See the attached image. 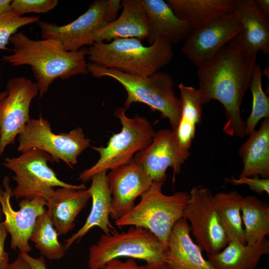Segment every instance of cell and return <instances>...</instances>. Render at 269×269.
I'll list each match as a JSON object with an SVG mask.
<instances>
[{"label":"cell","mask_w":269,"mask_h":269,"mask_svg":"<svg viewBox=\"0 0 269 269\" xmlns=\"http://www.w3.org/2000/svg\"><path fill=\"white\" fill-rule=\"evenodd\" d=\"M241 33L211 59L197 67V75L202 104L212 100L220 102L227 119L223 131L230 136L243 138L246 125L241 115V107L257 63V54L246 49Z\"/></svg>","instance_id":"1"},{"label":"cell","mask_w":269,"mask_h":269,"mask_svg":"<svg viewBox=\"0 0 269 269\" xmlns=\"http://www.w3.org/2000/svg\"><path fill=\"white\" fill-rule=\"evenodd\" d=\"M12 53L2 57V60L13 66L29 65L36 80L41 98L57 79L62 80L89 73L86 56L87 48L67 51L54 39L32 40L17 31L9 40Z\"/></svg>","instance_id":"2"},{"label":"cell","mask_w":269,"mask_h":269,"mask_svg":"<svg viewBox=\"0 0 269 269\" xmlns=\"http://www.w3.org/2000/svg\"><path fill=\"white\" fill-rule=\"evenodd\" d=\"M135 38H118L95 42L87 48L89 62L117 69L133 75H150L168 64L173 52L172 44L159 38L149 46Z\"/></svg>","instance_id":"3"},{"label":"cell","mask_w":269,"mask_h":269,"mask_svg":"<svg viewBox=\"0 0 269 269\" xmlns=\"http://www.w3.org/2000/svg\"><path fill=\"white\" fill-rule=\"evenodd\" d=\"M87 67L92 76L111 77L124 87L127 93L125 109L133 103H143L151 110L159 111L162 118L168 120L171 130L176 131L180 119L181 104L175 94L174 80L170 74L159 71L147 76L133 75L89 62Z\"/></svg>","instance_id":"4"},{"label":"cell","mask_w":269,"mask_h":269,"mask_svg":"<svg viewBox=\"0 0 269 269\" xmlns=\"http://www.w3.org/2000/svg\"><path fill=\"white\" fill-rule=\"evenodd\" d=\"M164 182H153L140 197L139 202L126 215L115 220L116 225L140 227L152 233L167 249L170 233L183 217L189 198L186 192L167 195L162 192Z\"/></svg>","instance_id":"5"},{"label":"cell","mask_w":269,"mask_h":269,"mask_svg":"<svg viewBox=\"0 0 269 269\" xmlns=\"http://www.w3.org/2000/svg\"><path fill=\"white\" fill-rule=\"evenodd\" d=\"M126 110L124 107L116 109L114 116L120 121L121 131L110 137L106 146H92L99 153L100 158L94 165L79 174V180L90 181L100 172L127 164L135 153L150 144L156 132L150 122L143 116L129 118Z\"/></svg>","instance_id":"6"},{"label":"cell","mask_w":269,"mask_h":269,"mask_svg":"<svg viewBox=\"0 0 269 269\" xmlns=\"http://www.w3.org/2000/svg\"><path fill=\"white\" fill-rule=\"evenodd\" d=\"M163 244L148 230L131 226L126 232L101 236L89 249L90 269H99L108 261L122 257L144 260L148 269L166 262Z\"/></svg>","instance_id":"7"},{"label":"cell","mask_w":269,"mask_h":269,"mask_svg":"<svg viewBox=\"0 0 269 269\" xmlns=\"http://www.w3.org/2000/svg\"><path fill=\"white\" fill-rule=\"evenodd\" d=\"M48 161L55 162L49 154L37 148L27 149L18 157L4 158L2 164L14 173L12 179L16 183L12 189L11 197L32 199L41 196L46 200L55 187L86 189L84 183L73 185L60 180L49 167Z\"/></svg>","instance_id":"8"},{"label":"cell","mask_w":269,"mask_h":269,"mask_svg":"<svg viewBox=\"0 0 269 269\" xmlns=\"http://www.w3.org/2000/svg\"><path fill=\"white\" fill-rule=\"evenodd\" d=\"M120 0H96L86 12L64 25L39 20L38 25L43 39L58 40L67 51H76L95 43L96 32L113 22L121 8Z\"/></svg>","instance_id":"9"},{"label":"cell","mask_w":269,"mask_h":269,"mask_svg":"<svg viewBox=\"0 0 269 269\" xmlns=\"http://www.w3.org/2000/svg\"><path fill=\"white\" fill-rule=\"evenodd\" d=\"M18 151L37 148L49 154L55 162L62 160L72 169L78 156L91 145V139L85 136L81 128L56 134L48 121L41 116L30 119L18 135Z\"/></svg>","instance_id":"10"},{"label":"cell","mask_w":269,"mask_h":269,"mask_svg":"<svg viewBox=\"0 0 269 269\" xmlns=\"http://www.w3.org/2000/svg\"><path fill=\"white\" fill-rule=\"evenodd\" d=\"M189 194L183 217L190 222L197 245L207 255L221 251L229 240L213 203L211 191L200 185L193 187Z\"/></svg>","instance_id":"11"},{"label":"cell","mask_w":269,"mask_h":269,"mask_svg":"<svg viewBox=\"0 0 269 269\" xmlns=\"http://www.w3.org/2000/svg\"><path fill=\"white\" fill-rule=\"evenodd\" d=\"M6 90L0 101V157L30 120V105L39 93L35 82L24 76L10 78Z\"/></svg>","instance_id":"12"},{"label":"cell","mask_w":269,"mask_h":269,"mask_svg":"<svg viewBox=\"0 0 269 269\" xmlns=\"http://www.w3.org/2000/svg\"><path fill=\"white\" fill-rule=\"evenodd\" d=\"M242 26L239 14H224L193 29L185 39L181 51L196 67L211 59L226 44L239 35Z\"/></svg>","instance_id":"13"},{"label":"cell","mask_w":269,"mask_h":269,"mask_svg":"<svg viewBox=\"0 0 269 269\" xmlns=\"http://www.w3.org/2000/svg\"><path fill=\"white\" fill-rule=\"evenodd\" d=\"M2 186L0 187V206L5 228L10 235V248L21 254H28L32 249L29 241L34 226L46 210V200L41 196L23 198L19 203V209L14 210L10 202L12 188L8 176L3 178Z\"/></svg>","instance_id":"14"},{"label":"cell","mask_w":269,"mask_h":269,"mask_svg":"<svg viewBox=\"0 0 269 269\" xmlns=\"http://www.w3.org/2000/svg\"><path fill=\"white\" fill-rule=\"evenodd\" d=\"M107 177L112 196L110 216L115 220L128 214L134 206L136 199L153 182L133 158L127 164L110 170Z\"/></svg>","instance_id":"15"},{"label":"cell","mask_w":269,"mask_h":269,"mask_svg":"<svg viewBox=\"0 0 269 269\" xmlns=\"http://www.w3.org/2000/svg\"><path fill=\"white\" fill-rule=\"evenodd\" d=\"M153 182H164L166 171L171 167L173 171V182L180 173L182 164L187 159L180 152L171 129H162L155 132L150 144L133 157Z\"/></svg>","instance_id":"16"},{"label":"cell","mask_w":269,"mask_h":269,"mask_svg":"<svg viewBox=\"0 0 269 269\" xmlns=\"http://www.w3.org/2000/svg\"><path fill=\"white\" fill-rule=\"evenodd\" d=\"M185 218L179 219L170 233L166 252V263L173 269H216L205 260L199 246L190 234Z\"/></svg>","instance_id":"17"},{"label":"cell","mask_w":269,"mask_h":269,"mask_svg":"<svg viewBox=\"0 0 269 269\" xmlns=\"http://www.w3.org/2000/svg\"><path fill=\"white\" fill-rule=\"evenodd\" d=\"M91 180V184L88 189L92 200L90 213L83 226L65 241L63 246L66 251L74 242L81 240L93 227H99L107 235L117 232L109 220L112 196L108 186L107 171L95 174Z\"/></svg>","instance_id":"18"},{"label":"cell","mask_w":269,"mask_h":269,"mask_svg":"<svg viewBox=\"0 0 269 269\" xmlns=\"http://www.w3.org/2000/svg\"><path fill=\"white\" fill-rule=\"evenodd\" d=\"M123 11L113 22L98 30L95 42H110L118 38L147 39L149 21L139 0H121Z\"/></svg>","instance_id":"19"},{"label":"cell","mask_w":269,"mask_h":269,"mask_svg":"<svg viewBox=\"0 0 269 269\" xmlns=\"http://www.w3.org/2000/svg\"><path fill=\"white\" fill-rule=\"evenodd\" d=\"M147 14L149 45L159 38L176 44L185 40L192 30L185 21L179 19L166 2L163 0H139Z\"/></svg>","instance_id":"20"},{"label":"cell","mask_w":269,"mask_h":269,"mask_svg":"<svg viewBox=\"0 0 269 269\" xmlns=\"http://www.w3.org/2000/svg\"><path fill=\"white\" fill-rule=\"evenodd\" d=\"M91 198L88 189L67 187L54 190L47 198V210L59 235L73 229L75 218Z\"/></svg>","instance_id":"21"},{"label":"cell","mask_w":269,"mask_h":269,"mask_svg":"<svg viewBox=\"0 0 269 269\" xmlns=\"http://www.w3.org/2000/svg\"><path fill=\"white\" fill-rule=\"evenodd\" d=\"M234 11L239 16L242 26L241 33L244 47L256 54L269 52V22L254 0H235Z\"/></svg>","instance_id":"22"},{"label":"cell","mask_w":269,"mask_h":269,"mask_svg":"<svg viewBox=\"0 0 269 269\" xmlns=\"http://www.w3.org/2000/svg\"><path fill=\"white\" fill-rule=\"evenodd\" d=\"M239 149L243 169L239 176L269 177V118H265Z\"/></svg>","instance_id":"23"},{"label":"cell","mask_w":269,"mask_h":269,"mask_svg":"<svg viewBox=\"0 0 269 269\" xmlns=\"http://www.w3.org/2000/svg\"><path fill=\"white\" fill-rule=\"evenodd\" d=\"M181 116L177 129L174 131L175 138L181 153L188 158L194 138L196 126L202 119V103L197 89L180 83Z\"/></svg>","instance_id":"24"},{"label":"cell","mask_w":269,"mask_h":269,"mask_svg":"<svg viewBox=\"0 0 269 269\" xmlns=\"http://www.w3.org/2000/svg\"><path fill=\"white\" fill-rule=\"evenodd\" d=\"M176 16L193 29L234 11L235 0H167Z\"/></svg>","instance_id":"25"},{"label":"cell","mask_w":269,"mask_h":269,"mask_svg":"<svg viewBox=\"0 0 269 269\" xmlns=\"http://www.w3.org/2000/svg\"><path fill=\"white\" fill-rule=\"evenodd\" d=\"M269 253L266 238L256 244H243L229 239L221 251L207 255L208 260L216 269H255L261 257Z\"/></svg>","instance_id":"26"},{"label":"cell","mask_w":269,"mask_h":269,"mask_svg":"<svg viewBox=\"0 0 269 269\" xmlns=\"http://www.w3.org/2000/svg\"><path fill=\"white\" fill-rule=\"evenodd\" d=\"M244 197L237 191L220 192L213 195L212 199L221 224L229 239H236L246 244L241 216Z\"/></svg>","instance_id":"27"},{"label":"cell","mask_w":269,"mask_h":269,"mask_svg":"<svg viewBox=\"0 0 269 269\" xmlns=\"http://www.w3.org/2000/svg\"><path fill=\"white\" fill-rule=\"evenodd\" d=\"M246 244H256L269 234V205L254 196L244 197L241 207Z\"/></svg>","instance_id":"28"},{"label":"cell","mask_w":269,"mask_h":269,"mask_svg":"<svg viewBox=\"0 0 269 269\" xmlns=\"http://www.w3.org/2000/svg\"><path fill=\"white\" fill-rule=\"evenodd\" d=\"M55 228L47 209L37 219L30 240L35 244L42 256L50 260H58L65 255L64 246L58 241Z\"/></svg>","instance_id":"29"},{"label":"cell","mask_w":269,"mask_h":269,"mask_svg":"<svg viewBox=\"0 0 269 269\" xmlns=\"http://www.w3.org/2000/svg\"><path fill=\"white\" fill-rule=\"evenodd\" d=\"M262 70L256 63L249 88L253 95L251 113L245 122V135H249L255 130L258 122L262 119L269 118V98L262 88Z\"/></svg>","instance_id":"30"},{"label":"cell","mask_w":269,"mask_h":269,"mask_svg":"<svg viewBox=\"0 0 269 269\" xmlns=\"http://www.w3.org/2000/svg\"><path fill=\"white\" fill-rule=\"evenodd\" d=\"M40 20L37 16H20L12 10L0 16V50H6L7 44L12 35L20 27L37 23Z\"/></svg>","instance_id":"31"},{"label":"cell","mask_w":269,"mask_h":269,"mask_svg":"<svg viewBox=\"0 0 269 269\" xmlns=\"http://www.w3.org/2000/svg\"><path fill=\"white\" fill-rule=\"evenodd\" d=\"M58 4L57 0H13L11 6L13 11L22 16L28 13H47Z\"/></svg>","instance_id":"32"},{"label":"cell","mask_w":269,"mask_h":269,"mask_svg":"<svg viewBox=\"0 0 269 269\" xmlns=\"http://www.w3.org/2000/svg\"><path fill=\"white\" fill-rule=\"evenodd\" d=\"M230 182L234 185H247L251 190L260 194L264 193L269 194V178H259L255 176L253 177L239 176L238 179L232 178Z\"/></svg>","instance_id":"33"},{"label":"cell","mask_w":269,"mask_h":269,"mask_svg":"<svg viewBox=\"0 0 269 269\" xmlns=\"http://www.w3.org/2000/svg\"><path fill=\"white\" fill-rule=\"evenodd\" d=\"M2 211L0 206V269H7L9 263V255L5 250L4 244L7 232L3 221L1 220Z\"/></svg>","instance_id":"34"},{"label":"cell","mask_w":269,"mask_h":269,"mask_svg":"<svg viewBox=\"0 0 269 269\" xmlns=\"http://www.w3.org/2000/svg\"><path fill=\"white\" fill-rule=\"evenodd\" d=\"M99 269H148L145 266H138L134 259L129 258L122 262L119 258L108 261Z\"/></svg>","instance_id":"35"},{"label":"cell","mask_w":269,"mask_h":269,"mask_svg":"<svg viewBox=\"0 0 269 269\" xmlns=\"http://www.w3.org/2000/svg\"><path fill=\"white\" fill-rule=\"evenodd\" d=\"M19 254L33 269H47L43 256H42L38 258H34L30 256L28 254Z\"/></svg>","instance_id":"36"},{"label":"cell","mask_w":269,"mask_h":269,"mask_svg":"<svg viewBox=\"0 0 269 269\" xmlns=\"http://www.w3.org/2000/svg\"><path fill=\"white\" fill-rule=\"evenodd\" d=\"M7 269H33L28 262L19 254L17 258L9 263Z\"/></svg>","instance_id":"37"},{"label":"cell","mask_w":269,"mask_h":269,"mask_svg":"<svg viewBox=\"0 0 269 269\" xmlns=\"http://www.w3.org/2000/svg\"><path fill=\"white\" fill-rule=\"evenodd\" d=\"M257 6L261 11L267 17H269V0H256Z\"/></svg>","instance_id":"38"},{"label":"cell","mask_w":269,"mask_h":269,"mask_svg":"<svg viewBox=\"0 0 269 269\" xmlns=\"http://www.w3.org/2000/svg\"><path fill=\"white\" fill-rule=\"evenodd\" d=\"M11 2L10 0H0V16L12 10Z\"/></svg>","instance_id":"39"},{"label":"cell","mask_w":269,"mask_h":269,"mask_svg":"<svg viewBox=\"0 0 269 269\" xmlns=\"http://www.w3.org/2000/svg\"><path fill=\"white\" fill-rule=\"evenodd\" d=\"M150 269H173L166 263Z\"/></svg>","instance_id":"40"},{"label":"cell","mask_w":269,"mask_h":269,"mask_svg":"<svg viewBox=\"0 0 269 269\" xmlns=\"http://www.w3.org/2000/svg\"><path fill=\"white\" fill-rule=\"evenodd\" d=\"M1 69L0 65V83H1ZM7 93V90L1 91L0 89V101L4 98Z\"/></svg>","instance_id":"41"}]
</instances>
